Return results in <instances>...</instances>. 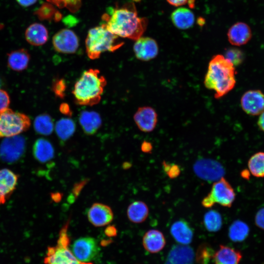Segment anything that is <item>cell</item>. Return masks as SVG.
<instances>
[{"label": "cell", "mask_w": 264, "mask_h": 264, "mask_svg": "<svg viewBox=\"0 0 264 264\" xmlns=\"http://www.w3.org/2000/svg\"><path fill=\"white\" fill-rule=\"evenodd\" d=\"M102 19L107 29L113 34L135 41L143 34L148 24L147 18L138 16L133 3L110 8Z\"/></svg>", "instance_id": "1"}, {"label": "cell", "mask_w": 264, "mask_h": 264, "mask_svg": "<svg viewBox=\"0 0 264 264\" xmlns=\"http://www.w3.org/2000/svg\"><path fill=\"white\" fill-rule=\"evenodd\" d=\"M236 71L233 64L224 56H214L208 65L204 84L208 89L215 91V97L220 98L235 87Z\"/></svg>", "instance_id": "2"}, {"label": "cell", "mask_w": 264, "mask_h": 264, "mask_svg": "<svg viewBox=\"0 0 264 264\" xmlns=\"http://www.w3.org/2000/svg\"><path fill=\"white\" fill-rule=\"evenodd\" d=\"M107 81L99 69L84 71L76 82L72 92L75 102L81 106H92L100 101Z\"/></svg>", "instance_id": "3"}, {"label": "cell", "mask_w": 264, "mask_h": 264, "mask_svg": "<svg viewBox=\"0 0 264 264\" xmlns=\"http://www.w3.org/2000/svg\"><path fill=\"white\" fill-rule=\"evenodd\" d=\"M118 39V37L109 31L103 23L91 28L85 42L88 56L91 60H95L104 52L116 51L124 44Z\"/></svg>", "instance_id": "4"}, {"label": "cell", "mask_w": 264, "mask_h": 264, "mask_svg": "<svg viewBox=\"0 0 264 264\" xmlns=\"http://www.w3.org/2000/svg\"><path fill=\"white\" fill-rule=\"evenodd\" d=\"M68 225L61 230L57 244L48 247L44 260V264H93L78 260L69 249L70 239L67 234Z\"/></svg>", "instance_id": "5"}, {"label": "cell", "mask_w": 264, "mask_h": 264, "mask_svg": "<svg viewBox=\"0 0 264 264\" xmlns=\"http://www.w3.org/2000/svg\"><path fill=\"white\" fill-rule=\"evenodd\" d=\"M31 120L27 115L7 108L0 111V137L19 135L27 131Z\"/></svg>", "instance_id": "6"}, {"label": "cell", "mask_w": 264, "mask_h": 264, "mask_svg": "<svg viewBox=\"0 0 264 264\" xmlns=\"http://www.w3.org/2000/svg\"><path fill=\"white\" fill-rule=\"evenodd\" d=\"M236 197L234 189L223 177L216 181L212 185L210 192L203 198L202 205L205 208L212 207L215 203L230 208Z\"/></svg>", "instance_id": "7"}, {"label": "cell", "mask_w": 264, "mask_h": 264, "mask_svg": "<svg viewBox=\"0 0 264 264\" xmlns=\"http://www.w3.org/2000/svg\"><path fill=\"white\" fill-rule=\"evenodd\" d=\"M25 148L26 141L23 136L6 137L0 145V159L8 163L16 162L23 156Z\"/></svg>", "instance_id": "8"}, {"label": "cell", "mask_w": 264, "mask_h": 264, "mask_svg": "<svg viewBox=\"0 0 264 264\" xmlns=\"http://www.w3.org/2000/svg\"><path fill=\"white\" fill-rule=\"evenodd\" d=\"M100 248L96 240L91 237H84L76 240L71 245V251L80 261L91 263L97 257Z\"/></svg>", "instance_id": "9"}, {"label": "cell", "mask_w": 264, "mask_h": 264, "mask_svg": "<svg viewBox=\"0 0 264 264\" xmlns=\"http://www.w3.org/2000/svg\"><path fill=\"white\" fill-rule=\"evenodd\" d=\"M193 170L198 177L210 182L218 181L225 173L222 165L218 161L210 158L197 160L194 164Z\"/></svg>", "instance_id": "10"}, {"label": "cell", "mask_w": 264, "mask_h": 264, "mask_svg": "<svg viewBox=\"0 0 264 264\" xmlns=\"http://www.w3.org/2000/svg\"><path fill=\"white\" fill-rule=\"evenodd\" d=\"M55 50L61 53H75L79 46V39L72 30L63 29L57 32L52 38Z\"/></svg>", "instance_id": "11"}, {"label": "cell", "mask_w": 264, "mask_h": 264, "mask_svg": "<svg viewBox=\"0 0 264 264\" xmlns=\"http://www.w3.org/2000/svg\"><path fill=\"white\" fill-rule=\"evenodd\" d=\"M243 110L250 115H258L264 111V93L260 90H249L241 99Z\"/></svg>", "instance_id": "12"}, {"label": "cell", "mask_w": 264, "mask_h": 264, "mask_svg": "<svg viewBox=\"0 0 264 264\" xmlns=\"http://www.w3.org/2000/svg\"><path fill=\"white\" fill-rule=\"evenodd\" d=\"M133 49L136 58L143 61H149L155 58L159 51L156 41L148 37H141L136 40Z\"/></svg>", "instance_id": "13"}, {"label": "cell", "mask_w": 264, "mask_h": 264, "mask_svg": "<svg viewBox=\"0 0 264 264\" xmlns=\"http://www.w3.org/2000/svg\"><path fill=\"white\" fill-rule=\"evenodd\" d=\"M87 217L89 221L93 226L101 227L112 221L113 214L109 206L103 203H95L88 209Z\"/></svg>", "instance_id": "14"}, {"label": "cell", "mask_w": 264, "mask_h": 264, "mask_svg": "<svg viewBox=\"0 0 264 264\" xmlns=\"http://www.w3.org/2000/svg\"><path fill=\"white\" fill-rule=\"evenodd\" d=\"M134 121L142 132H152L157 122V114L152 107L144 106L139 108L133 115Z\"/></svg>", "instance_id": "15"}, {"label": "cell", "mask_w": 264, "mask_h": 264, "mask_svg": "<svg viewBox=\"0 0 264 264\" xmlns=\"http://www.w3.org/2000/svg\"><path fill=\"white\" fill-rule=\"evenodd\" d=\"M19 176L7 169L0 170V204H4L15 190Z\"/></svg>", "instance_id": "16"}, {"label": "cell", "mask_w": 264, "mask_h": 264, "mask_svg": "<svg viewBox=\"0 0 264 264\" xmlns=\"http://www.w3.org/2000/svg\"><path fill=\"white\" fill-rule=\"evenodd\" d=\"M194 253L187 245L174 246L168 255L165 264H193Z\"/></svg>", "instance_id": "17"}, {"label": "cell", "mask_w": 264, "mask_h": 264, "mask_svg": "<svg viewBox=\"0 0 264 264\" xmlns=\"http://www.w3.org/2000/svg\"><path fill=\"white\" fill-rule=\"evenodd\" d=\"M252 32L250 27L242 22L234 24L228 30L227 37L229 43L236 46L246 44L250 40Z\"/></svg>", "instance_id": "18"}, {"label": "cell", "mask_w": 264, "mask_h": 264, "mask_svg": "<svg viewBox=\"0 0 264 264\" xmlns=\"http://www.w3.org/2000/svg\"><path fill=\"white\" fill-rule=\"evenodd\" d=\"M170 232L175 241L180 244L188 245L193 238V230L184 219L175 221L171 226Z\"/></svg>", "instance_id": "19"}, {"label": "cell", "mask_w": 264, "mask_h": 264, "mask_svg": "<svg viewBox=\"0 0 264 264\" xmlns=\"http://www.w3.org/2000/svg\"><path fill=\"white\" fill-rule=\"evenodd\" d=\"M142 243L146 250L151 253H156L164 247L166 240L161 231L151 229L146 232L143 236Z\"/></svg>", "instance_id": "20"}, {"label": "cell", "mask_w": 264, "mask_h": 264, "mask_svg": "<svg viewBox=\"0 0 264 264\" xmlns=\"http://www.w3.org/2000/svg\"><path fill=\"white\" fill-rule=\"evenodd\" d=\"M79 121L84 132L88 135L95 133L102 125L100 114L94 111H82L79 114Z\"/></svg>", "instance_id": "21"}, {"label": "cell", "mask_w": 264, "mask_h": 264, "mask_svg": "<svg viewBox=\"0 0 264 264\" xmlns=\"http://www.w3.org/2000/svg\"><path fill=\"white\" fill-rule=\"evenodd\" d=\"M48 38V30L41 23H33L28 26L25 30V40L32 45H43L47 42Z\"/></svg>", "instance_id": "22"}, {"label": "cell", "mask_w": 264, "mask_h": 264, "mask_svg": "<svg viewBox=\"0 0 264 264\" xmlns=\"http://www.w3.org/2000/svg\"><path fill=\"white\" fill-rule=\"evenodd\" d=\"M30 59L28 50L24 48L18 49L7 54V65L14 71H22L28 67Z\"/></svg>", "instance_id": "23"}, {"label": "cell", "mask_w": 264, "mask_h": 264, "mask_svg": "<svg viewBox=\"0 0 264 264\" xmlns=\"http://www.w3.org/2000/svg\"><path fill=\"white\" fill-rule=\"evenodd\" d=\"M242 258L240 251L224 245H220L213 257L215 264H239Z\"/></svg>", "instance_id": "24"}, {"label": "cell", "mask_w": 264, "mask_h": 264, "mask_svg": "<svg viewBox=\"0 0 264 264\" xmlns=\"http://www.w3.org/2000/svg\"><path fill=\"white\" fill-rule=\"evenodd\" d=\"M54 153L53 145L45 138L38 139L33 145V155L41 163H45L51 160L54 156Z\"/></svg>", "instance_id": "25"}, {"label": "cell", "mask_w": 264, "mask_h": 264, "mask_svg": "<svg viewBox=\"0 0 264 264\" xmlns=\"http://www.w3.org/2000/svg\"><path fill=\"white\" fill-rule=\"evenodd\" d=\"M171 19L173 24L182 30L190 28L195 22V16L193 12L185 7L175 10L171 14Z\"/></svg>", "instance_id": "26"}, {"label": "cell", "mask_w": 264, "mask_h": 264, "mask_svg": "<svg viewBox=\"0 0 264 264\" xmlns=\"http://www.w3.org/2000/svg\"><path fill=\"white\" fill-rule=\"evenodd\" d=\"M129 220L132 222L140 223L144 222L149 215L147 205L142 201H135L129 205L127 211Z\"/></svg>", "instance_id": "27"}, {"label": "cell", "mask_w": 264, "mask_h": 264, "mask_svg": "<svg viewBox=\"0 0 264 264\" xmlns=\"http://www.w3.org/2000/svg\"><path fill=\"white\" fill-rule=\"evenodd\" d=\"M55 130L59 139L62 141H66L74 133L76 124L71 118H63L56 122Z\"/></svg>", "instance_id": "28"}, {"label": "cell", "mask_w": 264, "mask_h": 264, "mask_svg": "<svg viewBox=\"0 0 264 264\" xmlns=\"http://www.w3.org/2000/svg\"><path fill=\"white\" fill-rule=\"evenodd\" d=\"M35 132L41 135H48L54 130V123L52 117L47 113L38 115L34 121Z\"/></svg>", "instance_id": "29"}, {"label": "cell", "mask_w": 264, "mask_h": 264, "mask_svg": "<svg viewBox=\"0 0 264 264\" xmlns=\"http://www.w3.org/2000/svg\"><path fill=\"white\" fill-rule=\"evenodd\" d=\"M249 232V227L245 223L237 220L230 226L228 236L231 241L234 242H241L246 239Z\"/></svg>", "instance_id": "30"}, {"label": "cell", "mask_w": 264, "mask_h": 264, "mask_svg": "<svg viewBox=\"0 0 264 264\" xmlns=\"http://www.w3.org/2000/svg\"><path fill=\"white\" fill-rule=\"evenodd\" d=\"M250 173L257 177H264V152H259L252 155L248 161Z\"/></svg>", "instance_id": "31"}, {"label": "cell", "mask_w": 264, "mask_h": 264, "mask_svg": "<svg viewBox=\"0 0 264 264\" xmlns=\"http://www.w3.org/2000/svg\"><path fill=\"white\" fill-rule=\"evenodd\" d=\"M203 224L209 232H215L219 231L222 225L221 215L215 210L208 211L204 215Z\"/></svg>", "instance_id": "32"}, {"label": "cell", "mask_w": 264, "mask_h": 264, "mask_svg": "<svg viewBox=\"0 0 264 264\" xmlns=\"http://www.w3.org/2000/svg\"><path fill=\"white\" fill-rule=\"evenodd\" d=\"M35 14L40 20H59L61 15L51 3L43 4L36 11Z\"/></svg>", "instance_id": "33"}, {"label": "cell", "mask_w": 264, "mask_h": 264, "mask_svg": "<svg viewBox=\"0 0 264 264\" xmlns=\"http://www.w3.org/2000/svg\"><path fill=\"white\" fill-rule=\"evenodd\" d=\"M215 252L211 245L207 243L201 244L196 253V261L198 264H208L213 259Z\"/></svg>", "instance_id": "34"}, {"label": "cell", "mask_w": 264, "mask_h": 264, "mask_svg": "<svg viewBox=\"0 0 264 264\" xmlns=\"http://www.w3.org/2000/svg\"><path fill=\"white\" fill-rule=\"evenodd\" d=\"M60 8H66L72 13L77 12L82 4V0H46Z\"/></svg>", "instance_id": "35"}, {"label": "cell", "mask_w": 264, "mask_h": 264, "mask_svg": "<svg viewBox=\"0 0 264 264\" xmlns=\"http://www.w3.org/2000/svg\"><path fill=\"white\" fill-rule=\"evenodd\" d=\"M224 57L229 60L234 66L241 64L244 59V54L242 50L237 48L227 49Z\"/></svg>", "instance_id": "36"}, {"label": "cell", "mask_w": 264, "mask_h": 264, "mask_svg": "<svg viewBox=\"0 0 264 264\" xmlns=\"http://www.w3.org/2000/svg\"><path fill=\"white\" fill-rule=\"evenodd\" d=\"M51 89L56 96L63 98L65 97L66 89V81L64 79L55 80L52 84Z\"/></svg>", "instance_id": "37"}, {"label": "cell", "mask_w": 264, "mask_h": 264, "mask_svg": "<svg viewBox=\"0 0 264 264\" xmlns=\"http://www.w3.org/2000/svg\"><path fill=\"white\" fill-rule=\"evenodd\" d=\"M162 166L164 172L170 178H175L179 176L181 171L178 165L168 163L164 161Z\"/></svg>", "instance_id": "38"}, {"label": "cell", "mask_w": 264, "mask_h": 264, "mask_svg": "<svg viewBox=\"0 0 264 264\" xmlns=\"http://www.w3.org/2000/svg\"><path fill=\"white\" fill-rule=\"evenodd\" d=\"M10 103V97L7 92L0 89V111L8 108Z\"/></svg>", "instance_id": "39"}, {"label": "cell", "mask_w": 264, "mask_h": 264, "mask_svg": "<svg viewBox=\"0 0 264 264\" xmlns=\"http://www.w3.org/2000/svg\"><path fill=\"white\" fill-rule=\"evenodd\" d=\"M255 223L258 227L264 230V207L259 210L256 214Z\"/></svg>", "instance_id": "40"}, {"label": "cell", "mask_w": 264, "mask_h": 264, "mask_svg": "<svg viewBox=\"0 0 264 264\" xmlns=\"http://www.w3.org/2000/svg\"><path fill=\"white\" fill-rule=\"evenodd\" d=\"M60 112L66 115L70 116L72 114V111L69 105L66 103H62L59 108Z\"/></svg>", "instance_id": "41"}, {"label": "cell", "mask_w": 264, "mask_h": 264, "mask_svg": "<svg viewBox=\"0 0 264 264\" xmlns=\"http://www.w3.org/2000/svg\"><path fill=\"white\" fill-rule=\"evenodd\" d=\"M141 149L144 153H149L152 151L153 146L150 142L144 141L142 143Z\"/></svg>", "instance_id": "42"}, {"label": "cell", "mask_w": 264, "mask_h": 264, "mask_svg": "<svg viewBox=\"0 0 264 264\" xmlns=\"http://www.w3.org/2000/svg\"><path fill=\"white\" fill-rule=\"evenodd\" d=\"M105 233L107 236L112 237L116 235L117 230L114 226L110 225L106 228Z\"/></svg>", "instance_id": "43"}, {"label": "cell", "mask_w": 264, "mask_h": 264, "mask_svg": "<svg viewBox=\"0 0 264 264\" xmlns=\"http://www.w3.org/2000/svg\"><path fill=\"white\" fill-rule=\"evenodd\" d=\"M16 1L21 6L26 7L33 5L37 0H16Z\"/></svg>", "instance_id": "44"}, {"label": "cell", "mask_w": 264, "mask_h": 264, "mask_svg": "<svg viewBox=\"0 0 264 264\" xmlns=\"http://www.w3.org/2000/svg\"><path fill=\"white\" fill-rule=\"evenodd\" d=\"M171 5L175 6H179L185 4L188 0H166Z\"/></svg>", "instance_id": "45"}, {"label": "cell", "mask_w": 264, "mask_h": 264, "mask_svg": "<svg viewBox=\"0 0 264 264\" xmlns=\"http://www.w3.org/2000/svg\"><path fill=\"white\" fill-rule=\"evenodd\" d=\"M257 124L259 129L264 132V111L260 114Z\"/></svg>", "instance_id": "46"}, {"label": "cell", "mask_w": 264, "mask_h": 264, "mask_svg": "<svg viewBox=\"0 0 264 264\" xmlns=\"http://www.w3.org/2000/svg\"><path fill=\"white\" fill-rule=\"evenodd\" d=\"M1 86V81H0V87Z\"/></svg>", "instance_id": "47"}, {"label": "cell", "mask_w": 264, "mask_h": 264, "mask_svg": "<svg viewBox=\"0 0 264 264\" xmlns=\"http://www.w3.org/2000/svg\"><path fill=\"white\" fill-rule=\"evenodd\" d=\"M135 0V1H138V0Z\"/></svg>", "instance_id": "48"}]
</instances>
